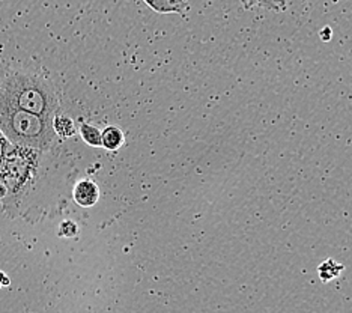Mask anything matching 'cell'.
<instances>
[{
  "label": "cell",
  "mask_w": 352,
  "mask_h": 313,
  "mask_svg": "<svg viewBox=\"0 0 352 313\" xmlns=\"http://www.w3.org/2000/svg\"><path fill=\"white\" fill-rule=\"evenodd\" d=\"M0 102L43 118H54L59 107L53 86L30 72L15 71L0 82Z\"/></svg>",
  "instance_id": "cell-1"
},
{
  "label": "cell",
  "mask_w": 352,
  "mask_h": 313,
  "mask_svg": "<svg viewBox=\"0 0 352 313\" xmlns=\"http://www.w3.org/2000/svg\"><path fill=\"white\" fill-rule=\"evenodd\" d=\"M0 131L12 144L44 152L54 140L53 119L0 102Z\"/></svg>",
  "instance_id": "cell-2"
},
{
  "label": "cell",
  "mask_w": 352,
  "mask_h": 313,
  "mask_svg": "<svg viewBox=\"0 0 352 313\" xmlns=\"http://www.w3.org/2000/svg\"><path fill=\"white\" fill-rule=\"evenodd\" d=\"M39 162H41L39 151L11 143V148L0 166V186L6 190V197L20 196L34 184Z\"/></svg>",
  "instance_id": "cell-3"
},
{
  "label": "cell",
  "mask_w": 352,
  "mask_h": 313,
  "mask_svg": "<svg viewBox=\"0 0 352 313\" xmlns=\"http://www.w3.org/2000/svg\"><path fill=\"white\" fill-rule=\"evenodd\" d=\"M74 202L82 208H91L98 202L100 187L92 180H80L73 190Z\"/></svg>",
  "instance_id": "cell-4"
},
{
  "label": "cell",
  "mask_w": 352,
  "mask_h": 313,
  "mask_svg": "<svg viewBox=\"0 0 352 313\" xmlns=\"http://www.w3.org/2000/svg\"><path fill=\"white\" fill-rule=\"evenodd\" d=\"M152 11L158 14H179L188 11L190 0H143Z\"/></svg>",
  "instance_id": "cell-5"
},
{
  "label": "cell",
  "mask_w": 352,
  "mask_h": 313,
  "mask_svg": "<svg viewBox=\"0 0 352 313\" xmlns=\"http://www.w3.org/2000/svg\"><path fill=\"white\" fill-rule=\"evenodd\" d=\"M101 139H102V144H101L102 148H106L107 151H118L119 148L124 147L125 134L119 127L110 125L102 130Z\"/></svg>",
  "instance_id": "cell-6"
},
{
  "label": "cell",
  "mask_w": 352,
  "mask_h": 313,
  "mask_svg": "<svg viewBox=\"0 0 352 313\" xmlns=\"http://www.w3.org/2000/svg\"><path fill=\"white\" fill-rule=\"evenodd\" d=\"M343 265L336 262L334 259H327L324 261L321 265L318 267V274L321 277V280L324 283L331 282V280L338 279L340 276V272L343 271Z\"/></svg>",
  "instance_id": "cell-7"
},
{
  "label": "cell",
  "mask_w": 352,
  "mask_h": 313,
  "mask_svg": "<svg viewBox=\"0 0 352 313\" xmlns=\"http://www.w3.org/2000/svg\"><path fill=\"white\" fill-rule=\"evenodd\" d=\"M78 131H80V136H82V139L85 140V143L89 144V147L100 148L102 144V139H101L102 131L100 130L98 127L83 122L82 125H80Z\"/></svg>",
  "instance_id": "cell-8"
},
{
  "label": "cell",
  "mask_w": 352,
  "mask_h": 313,
  "mask_svg": "<svg viewBox=\"0 0 352 313\" xmlns=\"http://www.w3.org/2000/svg\"><path fill=\"white\" fill-rule=\"evenodd\" d=\"M53 130L56 134L62 136V138H71L76 133L74 120L68 116L56 115L53 118Z\"/></svg>",
  "instance_id": "cell-9"
},
{
  "label": "cell",
  "mask_w": 352,
  "mask_h": 313,
  "mask_svg": "<svg viewBox=\"0 0 352 313\" xmlns=\"http://www.w3.org/2000/svg\"><path fill=\"white\" fill-rule=\"evenodd\" d=\"M243 3L247 10L262 8V10L273 11V12H282L286 10V5L283 0H243Z\"/></svg>",
  "instance_id": "cell-10"
},
{
  "label": "cell",
  "mask_w": 352,
  "mask_h": 313,
  "mask_svg": "<svg viewBox=\"0 0 352 313\" xmlns=\"http://www.w3.org/2000/svg\"><path fill=\"white\" fill-rule=\"evenodd\" d=\"M78 234V226L71 220H65L63 223H60L59 226V235L65 237V238H73Z\"/></svg>",
  "instance_id": "cell-11"
},
{
  "label": "cell",
  "mask_w": 352,
  "mask_h": 313,
  "mask_svg": "<svg viewBox=\"0 0 352 313\" xmlns=\"http://www.w3.org/2000/svg\"><path fill=\"white\" fill-rule=\"evenodd\" d=\"M10 148H11V142L5 138V134L2 131H0V166H2Z\"/></svg>",
  "instance_id": "cell-12"
},
{
  "label": "cell",
  "mask_w": 352,
  "mask_h": 313,
  "mask_svg": "<svg viewBox=\"0 0 352 313\" xmlns=\"http://www.w3.org/2000/svg\"><path fill=\"white\" fill-rule=\"evenodd\" d=\"M321 38H322V41H330V39H331V29L330 28H325L321 32Z\"/></svg>",
  "instance_id": "cell-13"
},
{
  "label": "cell",
  "mask_w": 352,
  "mask_h": 313,
  "mask_svg": "<svg viewBox=\"0 0 352 313\" xmlns=\"http://www.w3.org/2000/svg\"><path fill=\"white\" fill-rule=\"evenodd\" d=\"M10 283H11V282H10V279H8V276L5 274V272L0 271V288L8 286Z\"/></svg>",
  "instance_id": "cell-14"
}]
</instances>
